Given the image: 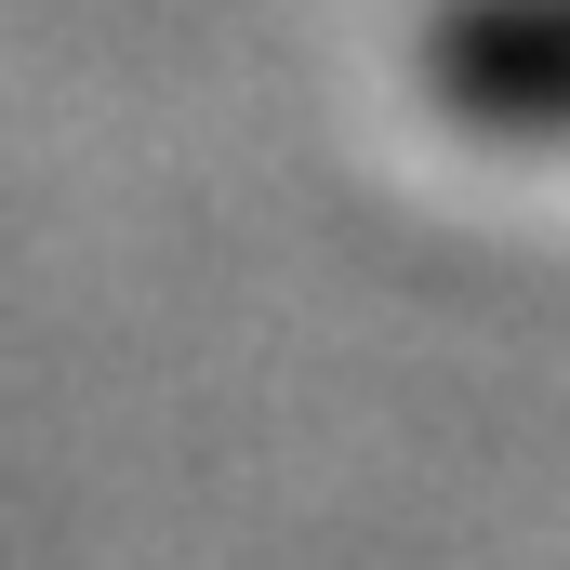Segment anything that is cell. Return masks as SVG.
<instances>
[{
	"mask_svg": "<svg viewBox=\"0 0 570 570\" xmlns=\"http://www.w3.org/2000/svg\"><path fill=\"white\" fill-rule=\"evenodd\" d=\"M412 80L478 146H570V0H438Z\"/></svg>",
	"mask_w": 570,
	"mask_h": 570,
	"instance_id": "cell-1",
	"label": "cell"
}]
</instances>
